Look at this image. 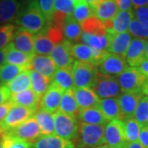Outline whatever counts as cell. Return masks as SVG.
Returning a JSON list of instances; mask_svg holds the SVG:
<instances>
[{"mask_svg": "<svg viewBox=\"0 0 148 148\" xmlns=\"http://www.w3.org/2000/svg\"><path fill=\"white\" fill-rule=\"evenodd\" d=\"M36 112V110L30 108L13 105L5 118L0 122V128L3 132L12 129L34 116Z\"/></svg>", "mask_w": 148, "mask_h": 148, "instance_id": "30bf717a", "label": "cell"}, {"mask_svg": "<svg viewBox=\"0 0 148 148\" xmlns=\"http://www.w3.org/2000/svg\"><path fill=\"white\" fill-rule=\"evenodd\" d=\"M143 93L145 95H147L148 96V78L146 81L145 84H144V86L143 88Z\"/></svg>", "mask_w": 148, "mask_h": 148, "instance_id": "9f6ffc18", "label": "cell"}, {"mask_svg": "<svg viewBox=\"0 0 148 148\" xmlns=\"http://www.w3.org/2000/svg\"><path fill=\"white\" fill-rule=\"evenodd\" d=\"M115 2L119 11L133 10V6L131 0H115Z\"/></svg>", "mask_w": 148, "mask_h": 148, "instance_id": "681fc988", "label": "cell"}, {"mask_svg": "<svg viewBox=\"0 0 148 148\" xmlns=\"http://www.w3.org/2000/svg\"><path fill=\"white\" fill-rule=\"evenodd\" d=\"M52 82L58 86L64 91L73 90L75 86L72 68H62L56 69L52 77Z\"/></svg>", "mask_w": 148, "mask_h": 148, "instance_id": "1f68e13d", "label": "cell"}, {"mask_svg": "<svg viewBox=\"0 0 148 148\" xmlns=\"http://www.w3.org/2000/svg\"><path fill=\"white\" fill-rule=\"evenodd\" d=\"M72 1H73V3H74V2H75V0H72Z\"/></svg>", "mask_w": 148, "mask_h": 148, "instance_id": "be15d7a7", "label": "cell"}, {"mask_svg": "<svg viewBox=\"0 0 148 148\" xmlns=\"http://www.w3.org/2000/svg\"><path fill=\"white\" fill-rule=\"evenodd\" d=\"M3 133L7 136L31 143H33L40 137H41L39 124L34 116L21 123V124H19L16 127Z\"/></svg>", "mask_w": 148, "mask_h": 148, "instance_id": "ba28073f", "label": "cell"}, {"mask_svg": "<svg viewBox=\"0 0 148 148\" xmlns=\"http://www.w3.org/2000/svg\"><path fill=\"white\" fill-rule=\"evenodd\" d=\"M138 142L145 148H148V125L141 127Z\"/></svg>", "mask_w": 148, "mask_h": 148, "instance_id": "c3c4849f", "label": "cell"}, {"mask_svg": "<svg viewBox=\"0 0 148 148\" xmlns=\"http://www.w3.org/2000/svg\"><path fill=\"white\" fill-rule=\"evenodd\" d=\"M81 40L82 41V44H85L94 49L107 52V49L109 47L110 40V34L107 32L106 35L101 36L82 32Z\"/></svg>", "mask_w": 148, "mask_h": 148, "instance_id": "83f0119b", "label": "cell"}, {"mask_svg": "<svg viewBox=\"0 0 148 148\" xmlns=\"http://www.w3.org/2000/svg\"><path fill=\"white\" fill-rule=\"evenodd\" d=\"M32 143L7 136L3 133L1 141V148H32Z\"/></svg>", "mask_w": 148, "mask_h": 148, "instance_id": "7bdbcfd3", "label": "cell"}, {"mask_svg": "<svg viewBox=\"0 0 148 148\" xmlns=\"http://www.w3.org/2000/svg\"><path fill=\"white\" fill-rule=\"evenodd\" d=\"M80 138L79 148H96L105 145V126L80 123L78 125Z\"/></svg>", "mask_w": 148, "mask_h": 148, "instance_id": "7a4b0ae2", "label": "cell"}, {"mask_svg": "<svg viewBox=\"0 0 148 148\" xmlns=\"http://www.w3.org/2000/svg\"><path fill=\"white\" fill-rule=\"evenodd\" d=\"M128 67L125 58L114 53H107L102 57L96 68L97 71L101 74L117 77Z\"/></svg>", "mask_w": 148, "mask_h": 148, "instance_id": "9c48e42d", "label": "cell"}, {"mask_svg": "<svg viewBox=\"0 0 148 148\" xmlns=\"http://www.w3.org/2000/svg\"><path fill=\"white\" fill-rule=\"evenodd\" d=\"M90 8L94 16L103 23L112 21L119 11L115 0H98Z\"/></svg>", "mask_w": 148, "mask_h": 148, "instance_id": "5bb4252c", "label": "cell"}, {"mask_svg": "<svg viewBox=\"0 0 148 148\" xmlns=\"http://www.w3.org/2000/svg\"><path fill=\"white\" fill-rule=\"evenodd\" d=\"M74 86L76 88H91L97 68L93 64L76 60L72 66Z\"/></svg>", "mask_w": 148, "mask_h": 148, "instance_id": "8992f818", "label": "cell"}, {"mask_svg": "<svg viewBox=\"0 0 148 148\" xmlns=\"http://www.w3.org/2000/svg\"><path fill=\"white\" fill-rule=\"evenodd\" d=\"M53 12L66 16L73 15V2L72 0H54Z\"/></svg>", "mask_w": 148, "mask_h": 148, "instance_id": "ee69618b", "label": "cell"}, {"mask_svg": "<svg viewBox=\"0 0 148 148\" xmlns=\"http://www.w3.org/2000/svg\"><path fill=\"white\" fill-rule=\"evenodd\" d=\"M16 29V25L12 23L0 25V49H4L12 43Z\"/></svg>", "mask_w": 148, "mask_h": 148, "instance_id": "ab89813d", "label": "cell"}, {"mask_svg": "<svg viewBox=\"0 0 148 148\" xmlns=\"http://www.w3.org/2000/svg\"><path fill=\"white\" fill-rule=\"evenodd\" d=\"M3 131H2V129L0 128V138L3 136Z\"/></svg>", "mask_w": 148, "mask_h": 148, "instance_id": "94428289", "label": "cell"}, {"mask_svg": "<svg viewBox=\"0 0 148 148\" xmlns=\"http://www.w3.org/2000/svg\"><path fill=\"white\" fill-rule=\"evenodd\" d=\"M133 8L148 6V0H131Z\"/></svg>", "mask_w": 148, "mask_h": 148, "instance_id": "f5cc1de1", "label": "cell"}, {"mask_svg": "<svg viewBox=\"0 0 148 148\" xmlns=\"http://www.w3.org/2000/svg\"><path fill=\"white\" fill-rule=\"evenodd\" d=\"M84 1L85 2H86V3H88V4H89L90 7H91L92 5H94V4H95V3H96L98 0H84Z\"/></svg>", "mask_w": 148, "mask_h": 148, "instance_id": "680465c9", "label": "cell"}, {"mask_svg": "<svg viewBox=\"0 0 148 148\" xmlns=\"http://www.w3.org/2000/svg\"><path fill=\"white\" fill-rule=\"evenodd\" d=\"M16 23L32 34H37L48 25V21L39 5V0H26V3L21 7L17 13Z\"/></svg>", "mask_w": 148, "mask_h": 148, "instance_id": "6da1fadb", "label": "cell"}, {"mask_svg": "<svg viewBox=\"0 0 148 148\" xmlns=\"http://www.w3.org/2000/svg\"><path fill=\"white\" fill-rule=\"evenodd\" d=\"M145 44L146 40H144L132 38L124 57L127 65L132 68H138L143 62V59L146 58Z\"/></svg>", "mask_w": 148, "mask_h": 148, "instance_id": "ac0fdd59", "label": "cell"}, {"mask_svg": "<svg viewBox=\"0 0 148 148\" xmlns=\"http://www.w3.org/2000/svg\"><path fill=\"white\" fill-rule=\"evenodd\" d=\"M147 79L138 68L132 67H127L117 78L122 92L132 93H143Z\"/></svg>", "mask_w": 148, "mask_h": 148, "instance_id": "277c9868", "label": "cell"}, {"mask_svg": "<svg viewBox=\"0 0 148 148\" xmlns=\"http://www.w3.org/2000/svg\"><path fill=\"white\" fill-rule=\"evenodd\" d=\"M34 118L36 119L40 129L41 136L53 135L54 132V123L53 114L44 110H37L34 114Z\"/></svg>", "mask_w": 148, "mask_h": 148, "instance_id": "f546056e", "label": "cell"}, {"mask_svg": "<svg viewBox=\"0 0 148 148\" xmlns=\"http://www.w3.org/2000/svg\"><path fill=\"white\" fill-rule=\"evenodd\" d=\"M82 32H87L94 35H101L104 36L107 34L105 24L98 20L95 16L86 19L83 22L80 23Z\"/></svg>", "mask_w": 148, "mask_h": 148, "instance_id": "74e56055", "label": "cell"}, {"mask_svg": "<svg viewBox=\"0 0 148 148\" xmlns=\"http://www.w3.org/2000/svg\"><path fill=\"white\" fill-rule=\"evenodd\" d=\"M54 132L60 138L72 141L78 137V124L77 119L59 110L53 113Z\"/></svg>", "mask_w": 148, "mask_h": 148, "instance_id": "3957f363", "label": "cell"}, {"mask_svg": "<svg viewBox=\"0 0 148 148\" xmlns=\"http://www.w3.org/2000/svg\"><path fill=\"white\" fill-rule=\"evenodd\" d=\"M73 18L79 23L94 16L90 6L84 0H75L73 3Z\"/></svg>", "mask_w": 148, "mask_h": 148, "instance_id": "d590c367", "label": "cell"}, {"mask_svg": "<svg viewBox=\"0 0 148 148\" xmlns=\"http://www.w3.org/2000/svg\"><path fill=\"white\" fill-rule=\"evenodd\" d=\"M127 32L134 38L148 40V27L139 22L136 18H133L130 22Z\"/></svg>", "mask_w": 148, "mask_h": 148, "instance_id": "b9f144b4", "label": "cell"}, {"mask_svg": "<svg viewBox=\"0 0 148 148\" xmlns=\"http://www.w3.org/2000/svg\"><path fill=\"white\" fill-rule=\"evenodd\" d=\"M56 45L48 33L46 27L40 32L34 35V49L37 55H48Z\"/></svg>", "mask_w": 148, "mask_h": 148, "instance_id": "d4e9b609", "label": "cell"}, {"mask_svg": "<svg viewBox=\"0 0 148 148\" xmlns=\"http://www.w3.org/2000/svg\"><path fill=\"white\" fill-rule=\"evenodd\" d=\"M32 148H75L74 143L56 134L41 136L32 143Z\"/></svg>", "mask_w": 148, "mask_h": 148, "instance_id": "603a6c76", "label": "cell"}, {"mask_svg": "<svg viewBox=\"0 0 148 148\" xmlns=\"http://www.w3.org/2000/svg\"><path fill=\"white\" fill-rule=\"evenodd\" d=\"M96 148H111L110 147H108V146H106V145H103V146H101V147H98Z\"/></svg>", "mask_w": 148, "mask_h": 148, "instance_id": "91938a15", "label": "cell"}, {"mask_svg": "<svg viewBox=\"0 0 148 148\" xmlns=\"http://www.w3.org/2000/svg\"><path fill=\"white\" fill-rule=\"evenodd\" d=\"M74 96L80 110L97 107L100 98L91 88H74Z\"/></svg>", "mask_w": 148, "mask_h": 148, "instance_id": "44dd1931", "label": "cell"}, {"mask_svg": "<svg viewBox=\"0 0 148 148\" xmlns=\"http://www.w3.org/2000/svg\"><path fill=\"white\" fill-rule=\"evenodd\" d=\"M127 148H145L143 146H142L139 142H135V143H127Z\"/></svg>", "mask_w": 148, "mask_h": 148, "instance_id": "11a10c76", "label": "cell"}, {"mask_svg": "<svg viewBox=\"0 0 148 148\" xmlns=\"http://www.w3.org/2000/svg\"><path fill=\"white\" fill-rule=\"evenodd\" d=\"M91 89L101 99L116 98L122 93L119 84L115 77L104 75L100 73L98 71L95 74Z\"/></svg>", "mask_w": 148, "mask_h": 148, "instance_id": "5b68a950", "label": "cell"}, {"mask_svg": "<svg viewBox=\"0 0 148 148\" xmlns=\"http://www.w3.org/2000/svg\"><path fill=\"white\" fill-rule=\"evenodd\" d=\"M124 122V133L127 143L138 142L140 130L142 126L134 118H129L123 120Z\"/></svg>", "mask_w": 148, "mask_h": 148, "instance_id": "8d00e7d4", "label": "cell"}, {"mask_svg": "<svg viewBox=\"0 0 148 148\" xmlns=\"http://www.w3.org/2000/svg\"><path fill=\"white\" fill-rule=\"evenodd\" d=\"M30 74H31L32 90L35 91V93L40 98H41L49 88L51 79L37 73L35 70H30Z\"/></svg>", "mask_w": 148, "mask_h": 148, "instance_id": "e575fe53", "label": "cell"}, {"mask_svg": "<svg viewBox=\"0 0 148 148\" xmlns=\"http://www.w3.org/2000/svg\"><path fill=\"white\" fill-rule=\"evenodd\" d=\"M138 69L141 71V73L148 78V58H145L143 61L140 64V65L138 67Z\"/></svg>", "mask_w": 148, "mask_h": 148, "instance_id": "816d5d0a", "label": "cell"}, {"mask_svg": "<svg viewBox=\"0 0 148 148\" xmlns=\"http://www.w3.org/2000/svg\"><path fill=\"white\" fill-rule=\"evenodd\" d=\"M143 95V93L122 92L117 98L124 119L133 118L138 103Z\"/></svg>", "mask_w": 148, "mask_h": 148, "instance_id": "2e32d148", "label": "cell"}, {"mask_svg": "<svg viewBox=\"0 0 148 148\" xmlns=\"http://www.w3.org/2000/svg\"><path fill=\"white\" fill-rule=\"evenodd\" d=\"M11 93L5 84L0 82V105L8 102L10 100Z\"/></svg>", "mask_w": 148, "mask_h": 148, "instance_id": "7dc6e473", "label": "cell"}, {"mask_svg": "<svg viewBox=\"0 0 148 148\" xmlns=\"http://www.w3.org/2000/svg\"><path fill=\"white\" fill-rule=\"evenodd\" d=\"M133 13L139 22L148 27V6L133 8Z\"/></svg>", "mask_w": 148, "mask_h": 148, "instance_id": "bcb514c9", "label": "cell"}, {"mask_svg": "<svg viewBox=\"0 0 148 148\" xmlns=\"http://www.w3.org/2000/svg\"><path fill=\"white\" fill-rule=\"evenodd\" d=\"M64 90L52 82L40 100L39 108L49 113H55L59 108Z\"/></svg>", "mask_w": 148, "mask_h": 148, "instance_id": "4fadbf2b", "label": "cell"}, {"mask_svg": "<svg viewBox=\"0 0 148 148\" xmlns=\"http://www.w3.org/2000/svg\"><path fill=\"white\" fill-rule=\"evenodd\" d=\"M40 100V98L35 93L34 90L30 88L19 93L12 94L9 101H11L13 105L23 106L37 110L39 108Z\"/></svg>", "mask_w": 148, "mask_h": 148, "instance_id": "7402d4cb", "label": "cell"}, {"mask_svg": "<svg viewBox=\"0 0 148 148\" xmlns=\"http://www.w3.org/2000/svg\"><path fill=\"white\" fill-rule=\"evenodd\" d=\"M53 3L54 0H39V5L40 10L45 16L48 22L51 21L53 13Z\"/></svg>", "mask_w": 148, "mask_h": 148, "instance_id": "f6af8a7d", "label": "cell"}, {"mask_svg": "<svg viewBox=\"0 0 148 148\" xmlns=\"http://www.w3.org/2000/svg\"><path fill=\"white\" fill-rule=\"evenodd\" d=\"M110 45L107 49V52L110 53H114L119 55L121 57H125V54L132 41V36L129 34V32H123V33H111Z\"/></svg>", "mask_w": 148, "mask_h": 148, "instance_id": "d6986e66", "label": "cell"}, {"mask_svg": "<svg viewBox=\"0 0 148 148\" xmlns=\"http://www.w3.org/2000/svg\"><path fill=\"white\" fill-rule=\"evenodd\" d=\"M80 121L87 124L93 125H106L108 120L97 107L80 110L78 113Z\"/></svg>", "mask_w": 148, "mask_h": 148, "instance_id": "4dcf8cb0", "label": "cell"}, {"mask_svg": "<svg viewBox=\"0 0 148 148\" xmlns=\"http://www.w3.org/2000/svg\"><path fill=\"white\" fill-rule=\"evenodd\" d=\"M56 69L57 67L50 56L35 54L32 57L30 70H35L37 73L52 80Z\"/></svg>", "mask_w": 148, "mask_h": 148, "instance_id": "ffe728a7", "label": "cell"}, {"mask_svg": "<svg viewBox=\"0 0 148 148\" xmlns=\"http://www.w3.org/2000/svg\"><path fill=\"white\" fill-rule=\"evenodd\" d=\"M8 51V46L4 49H0V67L6 64V54Z\"/></svg>", "mask_w": 148, "mask_h": 148, "instance_id": "db71d44e", "label": "cell"}, {"mask_svg": "<svg viewBox=\"0 0 148 148\" xmlns=\"http://www.w3.org/2000/svg\"><path fill=\"white\" fill-rule=\"evenodd\" d=\"M12 106H13V104L11 101L0 105V122L5 118L6 115L8 114V113L11 110V108L12 107Z\"/></svg>", "mask_w": 148, "mask_h": 148, "instance_id": "f907efd6", "label": "cell"}, {"mask_svg": "<svg viewBox=\"0 0 148 148\" xmlns=\"http://www.w3.org/2000/svg\"><path fill=\"white\" fill-rule=\"evenodd\" d=\"M32 57L33 56L32 55H28L27 53L16 49L13 46L12 43L8 45V51L6 54V64L20 66L30 70Z\"/></svg>", "mask_w": 148, "mask_h": 148, "instance_id": "4316f807", "label": "cell"}, {"mask_svg": "<svg viewBox=\"0 0 148 148\" xmlns=\"http://www.w3.org/2000/svg\"><path fill=\"white\" fill-rule=\"evenodd\" d=\"M106 53V51L94 49L85 44H74L71 47V53L73 58L93 64L95 67Z\"/></svg>", "mask_w": 148, "mask_h": 148, "instance_id": "8fae6325", "label": "cell"}, {"mask_svg": "<svg viewBox=\"0 0 148 148\" xmlns=\"http://www.w3.org/2000/svg\"><path fill=\"white\" fill-rule=\"evenodd\" d=\"M20 8L17 0H0V24L16 21Z\"/></svg>", "mask_w": 148, "mask_h": 148, "instance_id": "484cf974", "label": "cell"}, {"mask_svg": "<svg viewBox=\"0 0 148 148\" xmlns=\"http://www.w3.org/2000/svg\"><path fill=\"white\" fill-rule=\"evenodd\" d=\"M6 86L12 94L19 93L23 90L30 89L32 87V81H31V74L30 70H25L20 73L14 79L6 83Z\"/></svg>", "mask_w": 148, "mask_h": 148, "instance_id": "d6a6232c", "label": "cell"}, {"mask_svg": "<svg viewBox=\"0 0 148 148\" xmlns=\"http://www.w3.org/2000/svg\"><path fill=\"white\" fill-rule=\"evenodd\" d=\"M12 43L16 49L28 55H35L34 35L27 30L21 27H17Z\"/></svg>", "mask_w": 148, "mask_h": 148, "instance_id": "e0dca14e", "label": "cell"}, {"mask_svg": "<svg viewBox=\"0 0 148 148\" xmlns=\"http://www.w3.org/2000/svg\"><path fill=\"white\" fill-rule=\"evenodd\" d=\"M63 32L65 40L73 43L81 40L82 30L79 22L74 19L73 15H69L64 19L63 23Z\"/></svg>", "mask_w": 148, "mask_h": 148, "instance_id": "f1b7e54d", "label": "cell"}, {"mask_svg": "<svg viewBox=\"0 0 148 148\" xmlns=\"http://www.w3.org/2000/svg\"><path fill=\"white\" fill-rule=\"evenodd\" d=\"M73 44L67 40L56 45L50 53V57L53 60L58 69L72 68L74 58L71 53V47Z\"/></svg>", "mask_w": 148, "mask_h": 148, "instance_id": "7c38bea8", "label": "cell"}, {"mask_svg": "<svg viewBox=\"0 0 148 148\" xmlns=\"http://www.w3.org/2000/svg\"><path fill=\"white\" fill-rule=\"evenodd\" d=\"M59 110L75 119L77 115H78L80 109L75 99L73 90L64 91L59 105Z\"/></svg>", "mask_w": 148, "mask_h": 148, "instance_id": "836d02e7", "label": "cell"}, {"mask_svg": "<svg viewBox=\"0 0 148 148\" xmlns=\"http://www.w3.org/2000/svg\"><path fill=\"white\" fill-rule=\"evenodd\" d=\"M97 108L102 112L108 122L114 119H124L117 98H106L100 100Z\"/></svg>", "mask_w": 148, "mask_h": 148, "instance_id": "cb8c5ba5", "label": "cell"}, {"mask_svg": "<svg viewBox=\"0 0 148 148\" xmlns=\"http://www.w3.org/2000/svg\"><path fill=\"white\" fill-rule=\"evenodd\" d=\"M134 18L133 10L119 11L112 21L105 22L106 32L111 33H123L128 31L130 22Z\"/></svg>", "mask_w": 148, "mask_h": 148, "instance_id": "9a60e30c", "label": "cell"}, {"mask_svg": "<svg viewBox=\"0 0 148 148\" xmlns=\"http://www.w3.org/2000/svg\"><path fill=\"white\" fill-rule=\"evenodd\" d=\"M2 137H3V136H2ZM2 137L0 138V148H1V141H2Z\"/></svg>", "mask_w": 148, "mask_h": 148, "instance_id": "6125c7cd", "label": "cell"}, {"mask_svg": "<svg viewBox=\"0 0 148 148\" xmlns=\"http://www.w3.org/2000/svg\"><path fill=\"white\" fill-rule=\"evenodd\" d=\"M133 118L143 127L148 125V96L143 95L136 109Z\"/></svg>", "mask_w": 148, "mask_h": 148, "instance_id": "60d3db41", "label": "cell"}, {"mask_svg": "<svg viewBox=\"0 0 148 148\" xmlns=\"http://www.w3.org/2000/svg\"><path fill=\"white\" fill-rule=\"evenodd\" d=\"M105 145L111 148H127L124 133V122L114 119L108 122L105 127Z\"/></svg>", "mask_w": 148, "mask_h": 148, "instance_id": "52a82bcc", "label": "cell"}, {"mask_svg": "<svg viewBox=\"0 0 148 148\" xmlns=\"http://www.w3.org/2000/svg\"><path fill=\"white\" fill-rule=\"evenodd\" d=\"M145 56L148 58V40H146L145 44Z\"/></svg>", "mask_w": 148, "mask_h": 148, "instance_id": "6f0895ef", "label": "cell"}, {"mask_svg": "<svg viewBox=\"0 0 148 148\" xmlns=\"http://www.w3.org/2000/svg\"><path fill=\"white\" fill-rule=\"evenodd\" d=\"M25 70H27L26 68L20 66L9 64H3V66L0 67V82L6 84L12 79H14Z\"/></svg>", "mask_w": 148, "mask_h": 148, "instance_id": "f35d334b", "label": "cell"}]
</instances>
